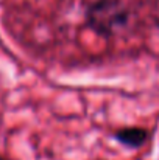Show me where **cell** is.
<instances>
[{
  "mask_svg": "<svg viewBox=\"0 0 159 160\" xmlns=\"http://www.w3.org/2000/svg\"><path fill=\"white\" fill-rule=\"evenodd\" d=\"M0 160H3V159H2V157H0Z\"/></svg>",
  "mask_w": 159,
  "mask_h": 160,
  "instance_id": "obj_3",
  "label": "cell"
},
{
  "mask_svg": "<svg viewBox=\"0 0 159 160\" xmlns=\"http://www.w3.org/2000/svg\"><path fill=\"white\" fill-rule=\"evenodd\" d=\"M87 20L92 28L102 34H111L115 28L122 27L126 20V11L117 0H100L91 6Z\"/></svg>",
  "mask_w": 159,
  "mask_h": 160,
  "instance_id": "obj_1",
  "label": "cell"
},
{
  "mask_svg": "<svg viewBox=\"0 0 159 160\" xmlns=\"http://www.w3.org/2000/svg\"><path fill=\"white\" fill-rule=\"evenodd\" d=\"M115 138L126 145V146H131V148H137L140 145L145 143L147 140V131L145 129H140V128H125V129H120L117 134H115Z\"/></svg>",
  "mask_w": 159,
  "mask_h": 160,
  "instance_id": "obj_2",
  "label": "cell"
}]
</instances>
